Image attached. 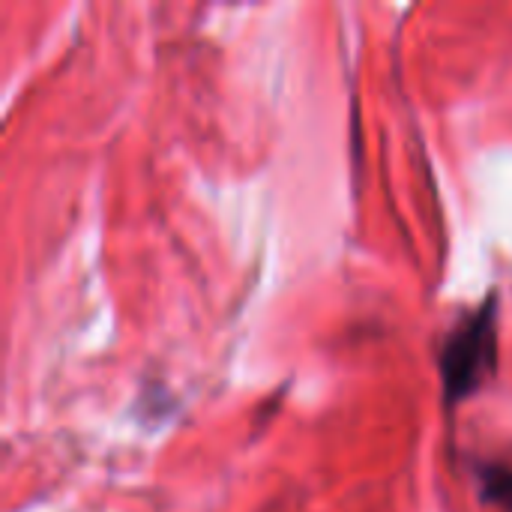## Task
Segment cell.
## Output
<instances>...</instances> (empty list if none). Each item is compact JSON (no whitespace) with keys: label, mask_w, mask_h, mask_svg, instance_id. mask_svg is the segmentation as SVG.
<instances>
[{"label":"cell","mask_w":512,"mask_h":512,"mask_svg":"<svg viewBox=\"0 0 512 512\" xmlns=\"http://www.w3.org/2000/svg\"><path fill=\"white\" fill-rule=\"evenodd\" d=\"M498 294H489L471 312H462L438 345V375L447 408H459L498 372Z\"/></svg>","instance_id":"cell-1"},{"label":"cell","mask_w":512,"mask_h":512,"mask_svg":"<svg viewBox=\"0 0 512 512\" xmlns=\"http://www.w3.org/2000/svg\"><path fill=\"white\" fill-rule=\"evenodd\" d=\"M477 486L480 498L498 512H512V468L501 462H480L477 465Z\"/></svg>","instance_id":"cell-2"}]
</instances>
